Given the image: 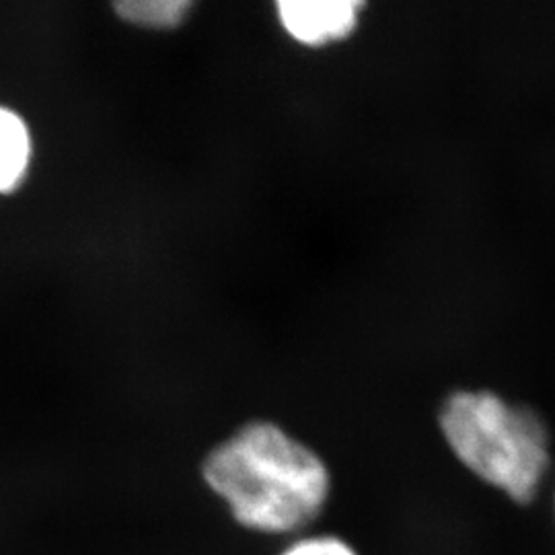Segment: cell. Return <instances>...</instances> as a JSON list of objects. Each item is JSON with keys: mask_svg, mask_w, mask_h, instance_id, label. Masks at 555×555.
<instances>
[{"mask_svg": "<svg viewBox=\"0 0 555 555\" xmlns=\"http://www.w3.org/2000/svg\"><path fill=\"white\" fill-rule=\"evenodd\" d=\"M202 479L243 529L284 535L315 522L332 492L323 459L274 422L256 420L217 444Z\"/></svg>", "mask_w": 555, "mask_h": 555, "instance_id": "obj_1", "label": "cell"}, {"mask_svg": "<svg viewBox=\"0 0 555 555\" xmlns=\"http://www.w3.org/2000/svg\"><path fill=\"white\" fill-rule=\"evenodd\" d=\"M453 455L516 504L535 500L552 465V438L535 410L492 391H456L438 414Z\"/></svg>", "mask_w": 555, "mask_h": 555, "instance_id": "obj_2", "label": "cell"}, {"mask_svg": "<svg viewBox=\"0 0 555 555\" xmlns=\"http://www.w3.org/2000/svg\"><path fill=\"white\" fill-rule=\"evenodd\" d=\"M358 0H282L278 20L284 31L305 46H325L348 38L362 11Z\"/></svg>", "mask_w": 555, "mask_h": 555, "instance_id": "obj_3", "label": "cell"}, {"mask_svg": "<svg viewBox=\"0 0 555 555\" xmlns=\"http://www.w3.org/2000/svg\"><path fill=\"white\" fill-rule=\"evenodd\" d=\"M29 134L20 116L0 107V192L15 188L29 163Z\"/></svg>", "mask_w": 555, "mask_h": 555, "instance_id": "obj_4", "label": "cell"}, {"mask_svg": "<svg viewBox=\"0 0 555 555\" xmlns=\"http://www.w3.org/2000/svg\"><path fill=\"white\" fill-rule=\"evenodd\" d=\"M190 9V0H130L116 4V11L121 20L155 29L176 27L185 20Z\"/></svg>", "mask_w": 555, "mask_h": 555, "instance_id": "obj_5", "label": "cell"}, {"mask_svg": "<svg viewBox=\"0 0 555 555\" xmlns=\"http://www.w3.org/2000/svg\"><path fill=\"white\" fill-rule=\"evenodd\" d=\"M280 555H358L350 543L334 535L298 539Z\"/></svg>", "mask_w": 555, "mask_h": 555, "instance_id": "obj_6", "label": "cell"}]
</instances>
